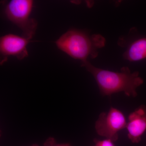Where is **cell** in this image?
<instances>
[{
    "mask_svg": "<svg viewBox=\"0 0 146 146\" xmlns=\"http://www.w3.org/2000/svg\"><path fill=\"white\" fill-rule=\"evenodd\" d=\"M44 146H72L70 143L57 144L54 138L50 137L45 141Z\"/></svg>",
    "mask_w": 146,
    "mask_h": 146,
    "instance_id": "9",
    "label": "cell"
},
{
    "mask_svg": "<svg viewBox=\"0 0 146 146\" xmlns=\"http://www.w3.org/2000/svg\"><path fill=\"white\" fill-rule=\"evenodd\" d=\"M105 42L100 35L90 36L83 32L71 30L60 36L56 44L61 50L83 62L87 61L88 58L96 57L98 50L104 46Z\"/></svg>",
    "mask_w": 146,
    "mask_h": 146,
    "instance_id": "2",
    "label": "cell"
},
{
    "mask_svg": "<svg viewBox=\"0 0 146 146\" xmlns=\"http://www.w3.org/2000/svg\"><path fill=\"white\" fill-rule=\"evenodd\" d=\"M94 141V145L91 146H115L114 142L109 139L99 140L95 139Z\"/></svg>",
    "mask_w": 146,
    "mask_h": 146,
    "instance_id": "8",
    "label": "cell"
},
{
    "mask_svg": "<svg viewBox=\"0 0 146 146\" xmlns=\"http://www.w3.org/2000/svg\"><path fill=\"white\" fill-rule=\"evenodd\" d=\"M30 146H39L38 145H33Z\"/></svg>",
    "mask_w": 146,
    "mask_h": 146,
    "instance_id": "10",
    "label": "cell"
},
{
    "mask_svg": "<svg viewBox=\"0 0 146 146\" xmlns=\"http://www.w3.org/2000/svg\"><path fill=\"white\" fill-rule=\"evenodd\" d=\"M30 39L12 34L1 37L0 52L3 56H12L19 60L28 56L27 47Z\"/></svg>",
    "mask_w": 146,
    "mask_h": 146,
    "instance_id": "5",
    "label": "cell"
},
{
    "mask_svg": "<svg viewBox=\"0 0 146 146\" xmlns=\"http://www.w3.org/2000/svg\"><path fill=\"white\" fill-rule=\"evenodd\" d=\"M33 3L31 0H12L5 9L7 18L22 30L24 37L30 40L37 27L36 21L30 18Z\"/></svg>",
    "mask_w": 146,
    "mask_h": 146,
    "instance_id": "3",
    "label": "cell"
},
{
    "mask_svg": "<svg viewBox=\"0 0 146 146\" xmlns=\"http://www.w3.org/2000/svg\"><path fill=\"white\" fill-rule=\"evenodd\" d=\"M127 122L119 110L111 107L108 112L100 114L95 123L97 134L116 142L119 138V132L126 127Z\"/></svg>",
    "mask_w": 146,
    "mask_h": 146,
    "instance_id": "4",
    "label": "cell"
},
{
    "mask_svg": "<svg viewBox=\"0 0 146 146\" xmlns=\"http://www.w3.org/2000/svg\"><path fill=\"white\" fill-rule=\"evenodd\" d=\"M129 139L133 143L141 142L146 130V106L141 105L129 115L126 127Z\"/></svg>",
    "mask_w": 146,
    "mask_h": 146,
    "instance_id": "6",
    "label": "cell"
},
{
    "mask_svg": "<svg viewBox=\"0 0 146 146\" xmlns=\"http://www.w3.org/2000/svg\"><path fill=\"white\" fill-rule=\"evenodd\" d=\"M125 59L136 61L146 58V37L140 38L132 42L123 55Z\"/></svg>",
    "mask_w": 146,
    "mask_h": 146,
    "instance_id": "7",
    "label": "cell"
},
{
    "mask_svg": "<svg viewBox=\"0 0 146 146\" xmlns=\"http://www.w3.org/2000/svg\"><path fill=\"white\" fill-rule=\"evenodd\" d=\"M82 63L94 77L104 96L123 92L128 97L135 98L138 95L136 89L143 83L139 72H131L127 67H123L119 72L96 68L87 60Z\"/></svg>",
    "mask_w": 146,
    "mask_h": 146,
    "instance_id": "1",
    "label": "cell"
}]
</instances>
